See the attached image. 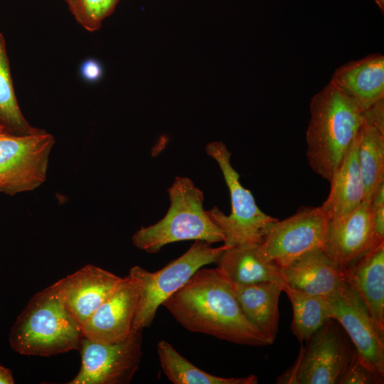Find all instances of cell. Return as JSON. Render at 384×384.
Masks as SVG:
<instances>
[{
  "mask_svg": "<svg viewBox=\"0 0 384 384\" xmlns=\"http://www.w3.org/2000/svg\"><path fill=\"white\" fill-rule=\"evenodd\" d=\"M363 121L384 130V99L363 112Z\"/></svg>",
  "mask_w": 384,
  "mask_h": 384,
  "instance_id": "cell-28",
  "label": "cell"
},
{
  "mask_svg": "<svg viewBox=\"0 0 384 384\" xmlns=\"http://www.w3.org/2000/svg\"><path fill=\"white\" fill-rule=\"evenodd\" d=\"M259 244L244 245L227 248L221 254L216 267L232 284L247 285L262 282H273L287 287L280 267L272 262H263L257 252Z\"/></svg>",
  "mask_w": 384,
  "mask_h": 384,
  "instance_id": "cell-19",
  "label": "cell"
},
{
  "mask_svg": "<svg viewBox=\"0 0 384 384\" xmlns=\"http://www.w3.org/2000/svg\"><path fill=\"white\" fill-rule=\"evenodd\" d=\"M383 241L375 238L370 203L363 201L349 215L329 221L324 252L342 270Z\"/></svg>",
  "mask_w": 384,
  "mask_h": 384,
  "instance_id": "cell-14",
  "label": "cell"
},
{
  "mask_svg": "<svg viewBox=\"0 0 384 384\" xmlns=\"http://www.w3.org/2000/svg\"><path fill=\"white\" fill-rule=\"evenodd\" d=\"M54 143L53 137L42 129L19 135L0 125V191L13 196L41 185Z\"/></svg>",
  "mask_w": 384,
  "mask_h": 384,
  "instance_id": "cell-9",
  "label": "cell"
},
{
  "mask_svg": "<svg viewBox=\"0 0 384 384\" xmlns=\"http://www.w3.org/2000/svg\"><path fill=\"white\" fill-rule=\"evenodd\" d=\"M375 3L378 6L380 10H382L383 13L384 11V0H375Z\"/></svg>",
  "mask_w": 384,
  "mask_h": 384,
  "instance_id": "cell-31",
  "label": "cell"
},
{
  "mask_svg": "<svg viewBox=\"0 0 384 384\" xmlns=\"http://www.w3.org/2000/svg\"><path fill=\"white\" fill-rule=\"evenodd\" d=\"M306 342L296 363L277 383L338 384L355 351L343 329L329 319Z\"/></svg>",
  "mask_w": 384,
  "mask_h": 384,
  "instance_id": "cell-7",
  "label": "cell"
},
{
  "mask_svg": "<svg viewBox=\"0 0 384 384\" xmlns=\"http://www.w3.org/2000/svg\"><path fill=\"white\" fill-rule=\"evenodd\" d=\"M206 154L219 166L230 191L231 213L226 215L214 206L207 213L222 230L227 248L260 244L269 225L277 218L265 213L257 206L251 191L242 186L240 175L230 162L231 153L222 141L210 142Z\"/></svg>",
  "mask_w": 384,
  "mask_h": 384,
  "instance_id": "cell-5",
  "label": "cell"
},
{
  "mask_svg": "<svg viewBox=\"0 0 384 384\" xmlns=\"http://www.w3.org/2000/svg\"><path fill=\"white\" fill-rule=\"evenodd\" d=\"M142 330L119 343H102L82 336L78 351L81 366L69 384H126L139 368Z\"/></svg>",
  "mask_w": 384,
  "mask_h": 384,
  "instance_id": "cell-10",
  "label": "cell"
},
{
  "mask_svg": "<svg viewBox=\"0 0 384 384\" xmlns=\"http://www.w3.org/2000/svg\"><path fill=\"white\" fill-rule=\"evenodd\" d=\"M358 160L364 186V201L384 182V130L363 122L356 137Z\"/></svg>",
  "mask_w": 384,
  "mask_h": 384,
  "instance_id": "cell-21",
  "label": "cell"
},
{
  "mask_svg": "<svg viewBox=\"0 0 384 384\" xmlns=\"http://www.w3.org/2000/svg\"><path fill=\"white\" fill-rule=\"evenodd\" d=\"M330 82L363 112L384 99V56L350 61L334 71Z\"/></svg>",
  "mask_w": 384,
  "mask_h": 384,
  "instance_id": "cell-16",
  "label": "cell"
},
{
  "mask_svg": "<svg viewBox=\"0 0 384 384\" xmlns=\"http://www.w3.org/2000/svg\"><path fill=\"white\" fill-rule=\"evenodd\" d=\"M329 218L321 206H302L292 215L267 228L257 252L265 262L284 267L314 250H325Z\"/></svg>",
  "mask_w": 384,
  "mask_h": 384,
  "instance_id": "cell-8",
  "label": "cell"
},
{
  "mask_svg": "<svg viewBox=\"0 0 384 384\" xmlns=\"http://www.w3.org/2000/svg\"><path fill=\"white\" fill-rule=\"evenodd\" d=\"M369 203L375 238L384 240V182L375 188Z\"/></svg>",
  "mask_w": 384,
  "mask_h": 384,
  "instance_id": "cell-27",
  "label": "cell"
},
{
  "mask_svg": "<svg viewBox=\"0 0 384 384\" xmlns=\"http://www.w3.org/2000/svg\"><path fill=\"white\" fill-rule=\"evenodd\" d=\"M0 125L10 132L23 135L40 132L23 115L17 102L11 79L9 60L4 36L0 33Z\"/></svg>",
  "mask_w": 384,
  "mask_h": 384,
  "instance_id": "cell-24",
  "label": "cell"
},
{
  "mask_svg": "<svg viewBox=\"0 0 384 384\" xmlns=\"http://www.w3.org/2000/svg\"><path fill=\"white\" fill-rule=\"evenodd\" d=\"M231 285L246 318L273 343L278 332L279 299L283 287L273 282Z\"/></svg>",
  "mask_w": 384,
  "mask_h": 384,
  "instance_id": "cell-20",
  "label": "cell"
},
{
  "mask_svg": "<svg viewBox=\"0 0 384 384\" xmlns=\"http://www.w3.org/2000/svg\"><path fill=\"white\" fill-rule=\"evenodd\" d=\"M142 290V282L128 274L114 292L85 321L82 336L102 343H119L132 334V326Z\"/></svg>",
  "mask_w": 384,
  "mask_h": 384,
  "instance_id": "cell-12",
  "label": "cell"
},
{
  "mask_svg": "<svg viewBox=\"0 0 384 384\" xmlns=\"http://www.w3.org/2000/svg\"><path fill=\"white\" fill-rule=\"evenodd\" d=\"M168 194L170 206L165 216L135 232L132 238L135 247L156 253L164 246L178 241L202 240L209 244L224 241L222 230L203 208V191L191 179L176 176Z\"/></svg>",
  "mask_w": 384,
  "mask_h": 384,
  "instance_id": "cell-4",
  "label": "cell"
},
{
  "mask_svg": "<svg viewBox=\"0 0 384 384\" xmlns=\"http://www.w3.org/2000/svg\"><path fill=\"white\" fill-rule=\"evenodd\" d=\"M77 22L88 31L98 30L119 0H65Z\"/></svg>",
  "mask_w": 384,
  "mask_h": 384,
  "instance_id": "cell-25",
  "label": "cell"
},
{
  "mask_svg": "<svg viewBox=\"0 0 384 384\" xmlns=\"http://www.w3.org/2000/svg\"><path fill=\"white\" fill-rule=\"evenodd\" d=\"M82 336L81 326L54 283L30 299L12 326L9 341L20 354L50 356L78 349Z\"/></svg>",
  "mask_w": 384,
  "mask_h": 384,
  "instance_id": "cell-3",
  "label": "cell"
},
{
  "mask_svg": "<svg viewBox=\"0 0 384 384\" xmlns=\"http://www.w3.org/2000/svg\"><path fill=\"white\" fill-rule=\"evenodd\" d=\"M280 270L288 287L311 295L329 297L344 283L341 270L321 249L306 252Z\"/></svg>",
  "mask_w": 384,
  "mask_h": 384,
  "instance_id": "cell-17",
  "label": "cell"
},
{
  "mask_svg": "<svg viewBox=\"0 0 384 384\" xmlns=\"http://www.w3.org/2000/svg\"><path fill=\"white\" fill-rule=\"evenodd\" d=\"M341 273L343 282L357 294L384 334V241Z\"/></svg>",
  "mask_w": 384,
  "mask_h": 384,
  "instance_id": "cell-15",
  "label": "cell"
},
{
  "mask_svg": "<svg viewBox=\"0 0 384 384\" xmlns=\"http://www.w3.org/2000/svg\"><path fill=\"white\" fill-rule=\"evenodd\" d=\"M226 249L224 245L213 247L205 241L196 240L185 253L156 272L132 267L129 274L141 281L142 290L132 333L149 326L163 302L181 288L198 270L216 263Z\"/></svg>",
  "mask_w": 384,
  "mask_h": 384,
  "instance_id": "cell-6",
  "label": "cell"
},
{
  "mask_svg": "<svg viewBox=\"0 0 384 384\" xmlns=\"http://www.w3.org/2000/svg\"><path fill=\"white\" fill-rule=\"evenodd\" d=\"M310 114L306 158L311 169L329 181L363 122V112L329 82L311 98Z\"/></svg>",
  "mask_w": 384,
  "mask_h": 384,
  "instance_id": "cell-2",
  "label": "cell"
},
{
  "mask_svg": "<svg viewBox=\"0 0 384 384\" xmlns=\"http://www.w3.org/2000/svg\"><path fill=\"white\" fill-rule=\"evenodd\" d=\"M292 305L291 329L300 343L307 341L329 319H331L326 297L311 295L287 287L284 291Z\"/></svg>",
  "mask_w": 384,
  "mask_h": 384,
  "instance_id": "cell-23",
  "label": "cell"
},
{
  "mask_svg": "<svg viewBox=\"0 0 384 384\" xmlns=\"http://www.w3.org/2000/svg\"><path fill=\"white\" fill-rule=\"evenodd\" d=\"M381 377L367 368L358 358L356 351L338 384H380Z\"/></svg>",
  "mask_w": 384,
  "mask_h": 384,
  "instance_id": "cell-26",
  "label": "cell"
},
{
  "mask_svg": "<svg viewBox=\"0 0 384 384\" xmlns=\"http://www.w3.org/2000/svg\"><path fill=\"white\" fill-rule=\"evenodd\" d=\"M80 74L86 81L95 82L102 77V68L96 60L87 59L80 66Z\"/></svg>",
  "mask_w": 384,
  "mask_h": 384,
  "instance_id": "cell-29",
  "label": "cell"
},
{
  "mask_svg": "<svg viewBox=\"0 0 384 384\" xmlns=\"http://www.w3.org/2000/svg\"><path fill=\"white\" fill-rule=\"evenodd\" d=\"M329 183V193L321 206L329 221L349 215L364 201V186L358 164L356 138Z\"/></svg>",
  "mask_w": 384,
  "mask_h": 384,
  "instance_id": "cell-18",
  "label": "cell"
},
{
  "mask_svg": "<svg viewBox=\"0 0 384 384\" xmlns=\"http://www.w3.org/2000/svg\"><path fill=\"white\" fill-rule=\"evenodd\" d=\"M157 354L161 368L174 384H255L257 378H222L209 374L195 366L182 356L169 343L160 341Z\"/></svg>",
  "mask_w": 384,
  "mask_h": 384,
  "instance_id": "cell-22",
  "label": "cell"
},
{
  "mask_svg": "<svg viewBox=\"0 0 384 384\" xmlns=\"http://www.w3.org/2000/svg\"><path fill=\"white\" fill-rule=\"evenodd\" d=\"M185 329L252 346L272 343L245 316L230 282L217 268H200L162 304Z\"/></svg>",
  "mask_w": 384,
  "mask_h": 384,
  "instance_id": "cell-1",
  "label": "cell"
},
{
  "mask_svg": "<svg viewBox=\"0 0 384 384\" xmlns=\"http://www.w3.org/2000/svg\"><path fill=\"white\" fill-rule=\"evenodd\" d=\"M14 379L10 369L0 366V384H13Z\"/></svg>",
  "mask_w": 384,
  "mask_h": 384,
  "instance_id": "cell-30",
  "label": "cell"
},
{
  "mask_svg": "<svg viewBox=\"0 0 384 384\" xmlns=\"http://www.w3.org/2000/svg\"><path fill=\"white\" fill-rule=\"evenodd\" d=\"M328 300L331 318L351 341L359 360L384 377V334L357 294L344 282Z\"/></svg>",
  "mask_w": 384,
  "mask_h": 384,
  "instance_id": "cell-11",
  "label": "cell"
},
{
  "mask_svg": "<svg viewBox=\"0 0 384 384\" xmlns=\"http://www.w3.org/2000/svg\"><path fill=\"white\" fill-rule=\"evenodd\" d=\"M122 279L100 267L87 265L55 284L64 305L82 328Z\"/></svg>",
  "mask_w": 384,
  "mask_h": 384,
  "instance_id": "cell-13",
  "label": "cell"
}]
</instances>
